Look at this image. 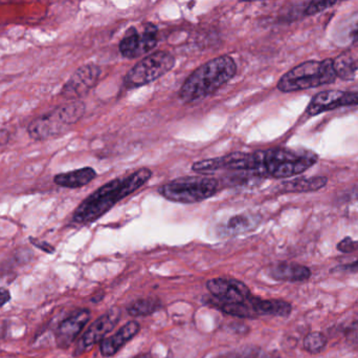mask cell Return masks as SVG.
<instances>
[{"instance_id": "3957f363", "label": "cell", "mask_w": 358, "mask_h": 358, "mask_svg": "<svg viewBox=\"0 0 358 358\" xmlns=\"http://www.w3.org/2000/svg\"><path fill=\"white\" fill-rule=\"evenodd\" d=\"M237 74V64L231 56L223 55L200 65L185 80L179 98L185 103L195 102L214 94Z\"/></svg>"}, {"instance_id": "52a82bcc", "label": "cell", "mask_w": 358, "mask_h": 358, "mask_svg": "<svg viewBox=\"0 0 358 358\" xmlns=\"http://www.w3.org/2000/svg\"><path fill=\"white\" fill-rule=\"evenodd\" d=\"M176 57L166 50H159L138 61L125 77V85L141 88L169 73L176 65Z\"/></svg>"}, {"instance_id": "2e32d148", "label": "cell", "mask_w": 358, "mask_h": 358, "mask_svg": "<svg viewBox=\"0 0 358 358\" xmlns=\"http://www.w3.org/2000/svg\"><path fill=\"white\" fill-rule=\"evenodd\" d=\"M261 218L258 214H241L231 216L224 225L220 227L222 237H236L255 230L260 224Z\"/></svg>"}, {"instance_id": "277c9868", "label": "cell", "mask_w": 358, "mask_h": 358, "mask_svg": "<svg viewBox=\"0 0 358 358\" xmlns=\"http://www.w3.org/2000/svg\"><path fill=\"white\" fill-rule=\"evenodd\" d=\"M85 113L82 101H69L44 113L27 126V134L35 141H46L63 136Z\"/></svg>"}, {"instance_id": "4316f807", "label": "cell", "mask_w": 358, "mask_h": 358, "mask_svg": "<svg viewBox=\"0 0 358 358\" xmlns=\"http://www.w3.org/2000/svg\"><path fill=\"white\" fill-rule=\"evenodd\" d=\"M10 291H8V289H6V288H0V308H1L2 306H4L6 303L10 302Z\"/></svg>"}, {"instance_id": "8fae6325", "label": "cell", "mask_w": 358, "mask_h": 358, "mask_svg": "<svg viewBox=\"0 0 358 358\" xmlns=\"http://www.w3.org/2000/svg\"><path fill=\"white\" fill-rule=\"evenodd\" d=\"M206 288L214 300L224 304H240L252 296L250 288L238 280L217 277L208 281Z\"/></svg>"}, {"instance_id": "9c48e42d", "label": "cell", "mask_w": 358, "mask_h": 358, "mask_svg": "<svg viewBox=\"0 0 358 358\" xmlns=\"http://www.w3.org/2000/svg\"><path fill=\"white\" fill-rule=\"evenodd\" d=\"M121 319V310L119 308H113L104 315L96 319L86 330L78 344L73 355L79 357L85 351L90 350L92 347L98 343H102L109 332L115 329V326Z\"/></svg>"}, {"instance_id": "7a4b0ae2", "label": "cell", "mask_w": 358, "mask_h": 358, "mask_svg": "<svg viewBox=\"0 0 358 358\" xmlns=\"http://www.w3.org/2000/svg\"><path fill=\"white\" fill-rule=\"evenodd\" d=\"M151 177L152 172L144 167L126 178H117L106 183L78 206L73 214V222L79 225L96 222L121 200L142 188Z\"/></svg>"}, {"instance_id": "484cf974", "label": "cell", "mask_w": 358, "mask_h": 358, "mask_svg": "<svg viewBox=\"0 0 358 358\" xmlns=\"http://www.w3.org/2000/svg\"><path fill=\"white\" fill-rule=\"evenodd\" d=\"M332 273H358V260L350 264L341 265L336 268L332 269Z\"/></svg>"}, {"instance_id": "ac0fdd59", "label": "cell", "mask_w": 358, "mask_h": 358, "mask_svg": "<svg viewBox=\"0 0 358 358\" xmlns=\"http://www.w3.org/2000/svg\"><path fill=\"white\" fill-rule=\"evenodd\" d=\"M334 69L343 80L353 79L358 69V50H347L338 55L334 60Z\"/></svg>"}, {"instance_id": "603a6c76", "label": "cell", "mask_w": 358, "mask_h": 358, "mask_svg": "<svg viewBox=\"0 0 358 358\" xmlns=\"http://www.w3.org/2000/svg\"><path fill=\"white\" fill-rule=\"evenodd\" d=\"M347 344L350 347H358V323H353L345 331Z\"/></svg>"}, {"instance_id": "5b68a950", "label": "cell", "mask_w": 358, "mask_h": 358, "mask_svg": "<svg viewBox=\"0 0 358 358\" xmlns=\"http://www.w3.org/2000/svg\"><path fill=\"white\" fill-rule=\"evenodd\" d=\"M336 78L332 59L306 61L282 76L278 82V90L282 92L309 90L334 83Z\"/></svg>"}, {"instance_id": "30bf717a", "label": "cell", "mask_w": 358, "mask_h": 358, "mask_svg": "<svg viewBox=\"0 0 358 358\" xmlns=\"http://www.w3.org/2000/svg\"><path fill=\"white\" fill-rule=\"evenodd\" d=\"M101 69L94 63L79 67L61 90V96L69 101L79 100L98 83Z\"/></svg>"}, {"instance_id": "ffe728a7", "label": "cell", "mask_w": 358, "mask_h": 358, "mask_svg": "<svg viewBox=\"0 0 358 358\" xmlns=\"http://www.w3.org/2000/svg\"><path fill=\"white\" fill-rule=\"evenodd\" d=\"M163 308V303L157 298H141L128 307V313L131 317H148Z\"/></svg>"}, {"instance_id": "ba28073f", "label": "cell", "mask_w": 358, "mask_h": 358, "mask_svg": "<svg viewBox=\"0 0 358 358\" xmlns=\"http://www.w3.org/2000/svg\"><path fill=\"white\" fill-rule=\"evenodd\" d=\"M157 41V27L155 25H147L143 34H138L136 27H130L120 42V52L125 58H140L155 50Z\"/></svg>"}, {"instance_id": "e0dca14e", "label": "cell", "mask_w": 358, "mask_h": 358, "mask_svg": "<svg viewBox=\"0 0 358 358\" xmlns=\"http://www.w3.org/2000/svg\"><path fill=\"white\" fill-rule=\"evenodd\" d=\"M96 178V172L92 167H83L73 172H62L54 177V183L63 188H81Z\"/></svg>"}, {"instance_id": "d6986e66", "label": "cell", "mask_w": 358, "mask_h": 358, "mask_svg": "<svg viewBox=\"0 0 358 358\" xmlns=\"http://www.w3.org/2000/svg\"><path fill=\"white\" fill-rule=\"evenodd\" d=\"M325 177H313V178H296L284 182L282 189L284 193H310L323 188L327 184Z\"/></svg>"}, {"instance_id": "cb8c5ba5", "label": "cell", "mask_w": 358, "mask_h": 358, "mask_svg": "<svg viewBox=\"0 0 358 358\" xmlns=\"http://www.w3.org/2000/svg\"><path fill=\"white\" fill-rule=\"evenodd\" d=\"M338 249L344 254H350L358 249V241H355L351 237H345L338 243Z\"/></svg>"}, {"instance_id": "7402d4cb", "label": "cell", "mask_w": 358, "mask_h": 358, "mask_svg": "<svg viewBox=\"0 0 358 358\" xmlns=\"http://www.w3.org/2000/svg\"><path fill=\"white\" fill-rule=\"evenodd\" d=\"M338 4V1H328V0H326V1L310 2L305 10V15L313 16V15L319 14V13L323 12V11L327 10V8H331V6Z\"/></svg>"}, {"instance_id": "44dd1931", "label": "cell", "mask_w": 358, "mask_h": 358, "mask_svg": "<svg viewBox=\"0 0 358 358\" xmlns=\"http://www.w3.org/2000/svg\"><path fill=\"white\" fill-rule=\"evenodd\" d=\"M304 349L310 354H319L325 349L327 338L321 332H311L304 338Z\"/></svg>"}, {"instance_id": "d4e9b609", "label": "cell", "mask_w": 358, "mask_h": 358, "mask_svg": "<svg viewBox=\"0 0 358 358\" xmlns=\"http://www.w3.org/2000/svg\"><path fill=\"white\" fill-rule=\"evenodd\" d=\"M29 242L33 244L34 246L38 248V249L42 250V252H46V254H54L55 247L50 245V244L46 243V242L41 241V240L34 239V237H29Z\"/></svg>"}, {"instance_id": "8992f818", "label": "cell", "mask_w": 358, "mask_h": 358, "mask_svg": "<svg viewBox=\"0 0 358 358\" xmlns=\"http://www.w3.org/2000/svg\"><path fill=\"white\" fill-rule=\"evenodd\" d=\"M219 182L212 177H182L159 187L162 197L174 203H199L216 195Z\"/></svg>"}, {"instance_id": "6da1fadb", "label": "cell", "mask_w": 358, "mask_h": 358, "mask_svg": "<svg viewBox=\"0 0 358 358\" xmlns=\"http://www.w3.org/2000/svg\"><path fill=\"white\" fill-rule=\"evenodd\" d=\"M313 153L287 149H271L254 153H231L222 157L203 160L201 170L208 174L221 170L248 172L250 177L285 179L298 176L317 163Z\"/></svg>"}, {"instance_id": "83f0119b", "label": "cell", "mask_w": 358, "mask_h": 358, "mask_svg": "<svg viewBox=\"0 0 358 358\" xmlns=\"http://www.w3.org/2000/svg\"><path fill=\"white\" fill-rule=\"evenodd\" d=\"M134 358H152V357H151L150 355H149V354H142V355H138V357H136Z\"/></svg>"}, {"instance_id": "9a60e30c", "label": "cell", "mask_w": 358, "mask_h": 358, "mask_svg": "<svg viewBox=\"0 0 358 358\" xmlns=\"http://www.w3.org/2000/svg\"><path fill=\"white\" fill-rule=\"evenodd\" d=\"M267 275L279 282H306L311 277V270L308 267L296 263L280 262L271 265L267 271Z\"/></svg>"}, {"instance_id": "5bb4252c", "label": "cell", "mask_w": 358, "mask_h": 358, "mask_svg": "<svg viewBox=\"0 0 358 358\" xmlns=\"http://www.w3.org/2000/svg\"><path fill=\"white\" fill-rule=\"evenodd\" d=\"M140 331L141 325L138 322L131 321L125 324L117 333L110 338H105L101 343V354L104 357H115L130 340H134Z\"/></svg>"}, {"instance_id": "7c38bea8", "label": "cell", "mask_w": 358, "mask_h": 358, "mask_svg": "<svg viewBox=\"0 0 358 358\" xmlns=\"http://www.w3.org/2000/svg\"><path fill=\"white\" fill-rule=\"evenodd\" d=\"M353 105H358V92L326 90L313 97L307 106L306 113L313 117L325 111Z\"/></svg>"}, {"instance_id": "4fadbf2b", "label": "cell", "mask_w": 358, "mask_h": 358, "mask_svg": "<svg viewBox=\"0 0 358 358\" xmlns=\"http://www.w3.org/2000/svg\"><path fill=\"white\" fill-rule=\"evenodd\" d=\"M90 317H92V313L88 309H80L71 317L64 319L57 329V346L60 349L69 348L81 333L84 327L87 325Z\"/></svg>"}]
</instances>
